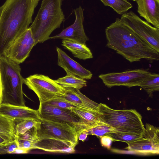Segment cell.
<instances>
[{"instance_id": "1", "label": "cell", "mask_w": 159, "mask_h": 159, "mask_svg": "<svg viewBox=\"0 0 159 159\" xmlns=\"http://www.w3.org/2000/svg\"><path fill=\"white\" fill-rule=\"evenodd\" d=\"M106 46L131 62L145 59L151 62L159 60V53L117 18L105 29Z\"/></svg>"}, {"instance_id": "2", "label": "cell", "mask_w": 159, "mask_h": 159, "mask_svg": "<svg viewBox=\"0 0 159 159\" xmlns=\"http://www.w3.org/2000/svg\"><path fill=\"white\" fill-rule=\"evenodd\" d=\"M40 0H6L0 7V56L29 28Z\"/></svg>"}, {"instance_id": "3", "label": "cell", "mask_w": 159, "mask_h": 159, "mask_svg": "<svg viewBox=\"0 0 159 159\" xmlns=\"http://www.w3.org/2000/svg\"><path fill=\"white\" fill-rule=\"evenodd\" d=\"M62 0H42L40 8L30 28L35 45L50 39V35L60 27L65 20L61 8Z\"/></svg>"}, {"instance_id": "4", "label": "cell", "mask_w": 159, "mask_h": 159, "mask_svg": "<svg viewBox=\"0 0 159 159\" xmlns=\"http://www.w3.org/2000/svg\"><path fill=\"white\" fill-rule=\"evenodd\" d=\"M19 64L0 56V74L2 87V104L25 106L22 85L24 78Z\"/></svg>"}, {"instance_id": "5", "label": "cell", "mask_w": 159, "mask_h": 159, "mask_svg": "<svg viewBox=\"0 0 159 159\" xmlns=\"http://www.w3.org/2000/svg\"><path fill=\"white\" fill-rule=\"evenodd\" d=\"M98 111L101 120L116 132L138 134L143 133L145 128L142 117L134 109L116 110L100 103Z\"/></svg>"}, {"instance_id": "6", "label": "cell", "mask_w": 159, "mask_h": 159, "mask_svg": "<svg viewBox=\"0 0 159 159\" xmlns=\"http://www.w3.org/2000/svg\"><path fill=\"white\" fill-rule=\"evenodd\" d=\"M24 83L38 97L40 103H43L63 95L67 89L56 80L44 75L35 74L23 79Z\"/></svg>"}, {"instance_id": "7", "label": "cell", "mask_w": 159, "mask_h": 159, "mask_svg": "<svg viewBox=\"0 0 159 159\" xmlns=\"http://www.w3.org/2000/svg\"><path fill=\"white\" fill-rule=\"evenodd\" d=\"M120 19L131 30L159 53V28L152 26L132 11L122 14Z\"/></svg>"}, {"instance_id": "8", "label": "cell", "mask_w": 159, "mask_h": 159, "mask_svg": "<svg viewBox=\"0 0 159 159\" xmlns=\"http://www.w3.org/2000/svg\"><path fill=\"white\" fill-rule=\"evenodd\" d=\"M39 140L53 139L71 142L75 146L78 143L79 134L75 128L63 124L42 119L37 126Z\"/></svg>"}, {"instance_id": "9", "label": "cell", "mask_w": 159, "mask_h": 159, "mask_svg": "<svg viewBox=\"0 0 159 159\" xmlns=\"http://www.w3.org/2000/svg\"><path fill=\"white\" fill-rule=\"evenodd\" d=\"M38 110L42 119L67 124L75 128L79 135L84 130L82 118L70 109L60 108L44 103H40Z\"/></svg>"}, {"instance_id": "10", "label": "cell", "mask_w": 159, "mask_h": 159, "mask_svg": "<svg viewBox=\"0 0 159 159\" xmlns=\"http://www.w3.org/2000/svg\"><path fill=\"white\" fill-rule=\"evenodd\" d=\"M151 73L147 69L140 68L121 72L101 74L98 77L108 88L116 86L131 87L139 86Z\"/></svg>"}, {"instance_id": "11", "label": "cell", "mask_w": 159, "mask_h": 159, "mask_svg": "<svg viewBox=\"0 0 159 159\" xmlns=\"http://www.w3.org/2000/svg\"><path fill=\"white\" fill-rule=\"evenodd\" d=\"M35 42L30 27L12 41L2 55L20 64L29 57Z\"/></svg>"}, {"instance_id": "12", "label": "cell", "mask_w": 159, "mask_h": 159, "mask_svg": "<svg viewBox=\"0 0 159 159\" xmlns=\"http://www.w3.org/2000/svg\"><path fill=\"white\" fill-rule=\"evenodd\" d=\"M84 11L80 6L75 9L74 11L75 19L74 23L63 30L59 34L50 37V39L69 40L85 44L89 39L85 34L83 25Z\"/></svg>"}, {"instance_id": "13", "label": "cell", "mask_w": 159, "mask_h": 159, "mask_svg": "<svg viewBox=\"0 0 159 159\" xmlns=\"http://www.w3.org/2000/svg\"><path fill=\"white\" fill-rule=\"evenodd\" d=\"M0 115L14 120L15 122L28 119L40 122L42 120L38 110H34L25 106L2 104L0 106Z\"/></svg>"}, {"instance_id": "14", "label": "cell", "mask_w": 159, "mask_h": 159, "mask_svg": "<svg viewBox=\"0 0 159 159\" xmlns=\"http://www.w3.org/2000/svg\"><path fill=\"white\" fill-rule=\"evenodd\" d=\"M58 55V65L63 68L66 74H70L84 79H90L92 74L79 63L70 57L62 49L57 47Z\"/></svg>"}, {"instance_id": "15", "label": "cell", "mask_w": 159, "mask_h": 159, "mask_svg": "<svg viewBox=\"0 0 159 159\" xmlns=\"http://www.w3.org/2000/svg\"><path fill=\"white\" fill-rule=\"evenodd\" d=\"M75 147L70 142L53 139H44L34 143L33 149H38L52 152L72 153L75 152Z\"/></svg>"}, {"instance_id": "16", "label": "cell", "mask_w": 159, "mask_h": 159, "mask_svg": "<svg viewBox=\"0 0 159 159\" xmlns=\"http://www.w3.org/2000/svg\"><path fill=\"white\" fill-rule=\"evenodd\" d=\"M137 12L147 22L159 28V0H136Z\"/></svg>"}, {"instance_id": "17", "label": "cell", "mask_w": 159, "mask_h": 159, "mask_svg": "<svg viewBox=\"0 0 159 159\" xmlns=\"http://www.w3.org/2000/svg\"><path fill=\"white\" fill-rule=\"evenodd\" d=\"M65 93L60 97L79 107L98 111L99 104L92 100L82 94L79 89H66Z\"/></svg>"}, {"instance_id": "18", "label": "cell", "mask_w": 159, "mask_h": 159, "mask_svg": "<svg viewBox=\"0 0 159 159\" xmlns=\"http://www.w3.org/2000/svg\"><path fill=\"white\" fill-rule=\"evenodd\" d=\"M127 143L128 147L125 149L130 151L144 154H158L159 153V148L143 136L137 140Z\"/></svg>"}, {"instance_id": "19", "label": "cell", "mask_w": 159, "mask_h": 159, "mask_svg": "<svg viewBox=\"0 0 159 159\" xmlns=\"http://www.w3.org/2000/svg\"><path fill=\"white\" fill-rule=\"evenodd\" d=\"M62 45L71 52L75 57L79 59L85 60L93 57L90 50L86 44L63 39Z\"/></svg>"}, {"instance_id": "20", "label": "cell", "mask_w": 159, "mask_h": 159, "mask_svg": "<svg viewBox=\"0 0 159 159\" xmlns=\"http://www.w3.org/2000/svg\"><path fill=\"white\" fill-rule=\"evenodd\" d=\"M70 109L82 118L84 131L103 123L100 120L98 111L82 108Z\"/></svg>"}, {"instance_id": "21", "label": "cell", "mask_w": 159, "mask_h": 159, "mask_svg": "<svg viewBox=\"0 0 159 159\" xmlns=\"http://www.w3.org/2000/svg\"><path fill=\"white\" fill-rule=\"evenodd\" d=\"M15 124L14 120L0 115V136L6 142L15 139Z\"/></svg>"}, {"instance_id": "22", "label": "cell", "mask_w": 159, "mask_h": 159, "mask_svg": "<svg viewBox=\"0 0 159 159\" xmlns=\"http://www.w3.org/2000/svg\"><path fill=\"white\" fill-rule=\"evenodd\" d=\"M56 82L66 89H80L87 85V82L85 79L75 75L66 74L64 77L56 80Z\"/></svg>"}, {"instance_id": "23", "label": "cell", "mask_w": 159, "mask_h": 159, "mask_svg": "<svg viewBox=\"0 0 159 159\" xmlns=\"http://www.w3.org/2000/svg\"><path fill=\"white\" fill-rule=\"evenodd\" d=\"M145 90L149 96H152L153 92L159 91V74L151 73L139 85Z\"/></svg>"}, {"instance_id": "24", "label": "cell", "mask_w": 159, "mask_h": 159, "mask_svg": "<svg viewBox=\"0 0 159 159\" xmlns=\"http://www.w3.org/2000/svg\"><path fill=\"white\" fill-rule=\"evenodd\" d=\"M104 5L112 8L117 13L123 14L132 7L127 0H100Z\"/></svg>"}, {"instance_id": "25", "label": "cell", "mask_w": 159, "mask_h": 159, "mask_svg": "<svg viewBox=\"0 0 159 159\" xmlns=\"http://www.w3.org/2000/svg\"><path fill=\"white\" fill-rule=\"evenodd\" d=\"M41 122L37 120L28 119L15 122V135L23 134L34 127H37Z\"/></svg>"}, {"instance_id": "26", "label": "cell", "mask_w": 159, "mask_h": 159, "mask_svg": "<svg viewBox=\"0 0 159 159\" xmlns=\"http://www.w3.org/2000/svg\"><path fill=\"white\" fill-rule=\"evenodd\" d=\"M159 129L158 127L149 124H146L142 136L149 140L158 148H159Z\"/></svg>"}, {"instance_id": "27", "label": "cell", "mask_w": 159, "mask_h": 159, "mask_svg": "<svg viewBox=\"0 0 159 159\" xmlns=\"http://www.w3.org/2000/svg\"><path fill=\"white\" fill-rule=\"evenodd\" d=\"M143 134L116 132L110 133L108 136L113 139L114 141H120L126 143L137 140L142 137Z\"/></svg>"}, {"instance_id": "28", "label": "cell", "mask_w": 159, "mask_h": 159, "mask_svg": "<svg viewBox=\"0 0 159 159\" xmlns=\"http://www.w3.org/2000/svg\"><path fill=\"white\" fill-rule=\"evenodd\" d=\"M88 135H95L100 138L108 135L110 133L116 132L112 127L103 123L85 130Z\"/></svg>"}, {"instance_id": "29", "label": "cell", "mask_w": 159, "mask_h": 159, "mask_svg": "<svg viewBox=\"0 0 159 159\" xmlns=\"http://www.w3.org/2000/svg\"><path fill=\"white\" fill-rule=\"evenodd\" d=\"M43 103L62 108L74 109L80 108L76 105L60 97Z\"/></svg>"}, {"instance_id": "30", "label": "cell", "mask_w": 159, "mask_h": 159, "mask_svg": "<svg viewBox=\"0 0 159 159\" xmlns=\"http://www.w3.org/2000/svg\"><path fill=\"white\" fill-rule=\"evenodd\" d=\"M17 139L26 140L34 143L39 140L37 127H34L23 134L15 135Z\"/></svg>"}, {"instance_id": "31", "label": "cell", "mask_w": 159, "mask_h": 159, "mask_svg": "<svg viewBox=\"0 0 159 159\" xmlns=\"http://www.w3.org/2000/svg\"><path fill=\"white\" fill-rule=\"evenodd\" d=\"M18 148V143L16 138L13 141L4 143L0 144V155L12 154Z\"/></svg>"}, {"instance_id": "32", "label": "cell", "mask_w": 159, "mask_h": 159, "mask_svg": "<svg viewBox=\"0 0 159 159\" xmlns=\"http://www.w3.org/2000/svg\"><path fill=\"white\" fill-rule=\"evenodd\" d=\"M100 138L102 145L108 149H110L112 142L114 141L113 139L108 135L103 136Z\"/></svg>"}, {"instance_id": "33", "label": "cell", "mask_w": 159, "mask_h": 159, "mask_svg": "<svg viewBox=\"0 0 159 159\" xmlns=\"http://www.w3.org/2000/svg\"><path fill=\"white\" fill-rule=\"evenodd\" d=\"M30 150L29 149L18 147L16 148L12 153L15 154H25L28 153Z\"/></svg>"}, {"instance_id": "34", "label": "cell", "mask_w": 159, "mask_h": 159, "mask_svg": "<svg viewBox=\"0 0 159 159\" xmlns=\"http://www.w3.org/2000/svg\"><path fill=\"white\" fill-rule=\"evenodd\" d=\"M88 135V134L85 131L81 132L78 136L79 140H81L84 142L86 140Z\"/></svg>"}, {"instance_id": "35", "label": "cell", "mask_w": 159, "mask_h": 159, "mask_svg": "<svg viewBox=\"0 0 159 159\" xmlns=\"http://www.w3.org/2000/svg\"><path fill=\"white\" fill-rule=\"evenodd\" d=\"M2 87L0 74V106L2 104Z\"/></svg>"}, {"instance_id": "36", "label": "cell", "mask_w": 159, "mask_h": 159, "mask_svg": "<svg viewBox=\"0 0 159 159\" xmlns=\"http://www.w3.org/2000/svg\"><path fill=\"white\" fill-rule=\"evenodd\" d=\"M6 142V141L2 138L0 136V144Z\"/></svg>"}, {"instance_id": "37", "label": "cell", "mask_w": 159, "mask_h": 159, "mask_svg": "<svg viewBox=\"0 0 159 159\" xmlns=\"http://www.w3.org/2000/svg\"><path fill=\"white\" fill-rule=\"evenodd\" d=\"M132 0V1H136V0Z\"/></svg>"}]
</instances>
